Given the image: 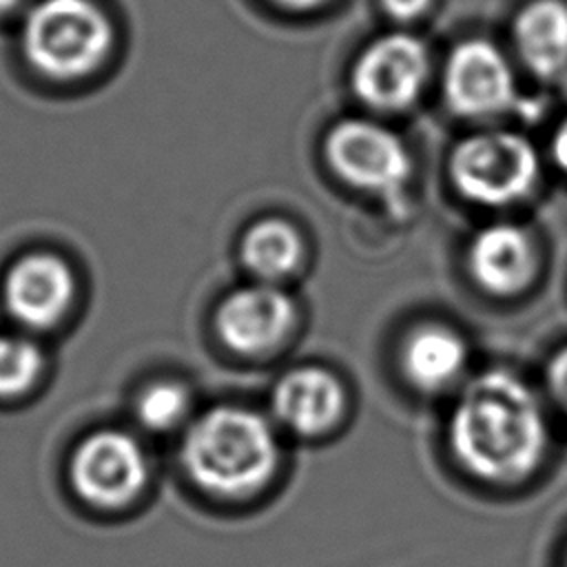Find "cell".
<instances>
[{"instance_id":"5b68a950","label":"cell","mask_w":567,"mask_h":567,"mask_svg":"<svg viewBox=\"0 0 567 567\" xmlns=\"http://www.w3.org/2000/svg\"><path fill=\"white\" fill-rule=\"evenodd\" d=\"M148 474V456L140 439L120 427L86 434L69 458L73 494L97 509H120L137 501Z\"/></svg>"},{"instance_id":"9c48e42d","label":"cell","mask_w":567,"mask_h":567,"mask_svg":"<svg viewBox=\"0 0 567 567\" xmlns=\"http://www.w3.org/2000/svg\"><path fill=\"white\" fill-rule=\"evenodd\" d=\"M295 301L272 284H250L228 292L215 310L219 341L239 357H257L279 346L295 323Z\"/></svg>"},{"instance_id":"7c38bea8","label":"cell","mask_w":567,"mask_h":567,"mask_svg":"<svg viewBox=\"0 0 567 567\" xmlns=\"http://www.w3.org/2000/svg\"><path fill=\"white\" fill-rule=\"evenodd\" d=\"M275 419L295 434L317 436L337 425L346 408L341 381L319 365H301L281 374L272 388Z\"/></svg>"},{"instance_id":"ffe728a7","label":"cell","mask_w":567,"mask_h":567,"mask_svg":"<svg viewBox=\"0 0 567 567\" xmlns=\"http://www.w3.org/2000/svg\"><path fill=\"white\" fill-rule=\"evenodd\" d=\"M551 157L556 164L567 171V117L558 124L554 137H551Z\"/></svg>"},{"instance_id":"8fae6325","label":"cell","mask_w":567,"mask_h":567,"mask_svg":"<svg viewBox=\"0 0 567 567\" xmlns=\"http://www.w3.org/2000/svg\"><path fill=\"white\" fill-rule=\"evenodd\" d=\"M465 261L472 279L483 290L516 295L536 275V246L525 228L496 221L470 239Z\"/></svg>"},{"instance_id":"d6986e66","label":"cell","mask_w":567,"mask_h":567,"mask_svg":"<svg viewBox=\"0 0 567 567\" xmlns=\"http://www.w3.org/2000/svg\"><path fill=\"white\" fill-rule=\"evenodd\" d=\"M432 0H381L383 9L396 20H412L421 16Z\"/></svg>"},{"instance_id":"4fadbf2b","label":"cell","mask_w":567,"mask_h":567,"mask_svg":"<svg viewBox=\"0 0 567 567\" xmlns=\"http://www.w3.org/2000/svg\"><path fill=\"white\" fill-rule=\"evenodd\" d=\"M399 357L401 370L414 388L439 392L454 383L463 372L467 346L450 326L421 323L405 334Z\"/></svg>"},{"instance_id":"30bf717a","label":"cell","mask_w":567,"mask_h":567,"mask_svg":"<svg viewBox=\"0 0 567 567\" xmlns=\"http://www.w3.org/2000/svg\"><path fill=\"white\" fill-rule=\"evenodd\" d=\"M447 106L461 117H487L512 106L516 82L505 55L487 40L456 44L443 73Z\"/></svg>"},{"instance_id":"3957f363","label":"cell","mask_w":567,"mask_h":567,"mask_svg":"<svg viewBox=\"0 0 567 567\" xmlns=\"http://www.w3.org/2000/svg\"><path fill=\"white\" fill-rule=\"evenodd\" d=\"M111 42V22L91 0H40L22 24L29 64L53 80L89 75L104 62Z\"/></svg>"},{"instance_id":"9a60e30c","label":"cell","mask_w":567,"mask_h":567,"mask_svg":"<svg viewBox=\"0 0 567 567\" xmlns=\"http://www.w3.org/2000/svg\"><path fill=\"white\" fill-rule=\"evenodd\" d=\"M239 259L264 284L292 275L303 259L299 230L281 217H264L246 228L239 241Z\"/></svg>"},{"instance_id":"8992f818","label":"cell","mask_w":567,"mask_h":567,"mask_svg":"<svg viewBox=\"0 0 567 567\" xmlns=\"http://www.w3.org/2000/svg\"><path fill=\"white\" fill-rule=\"evenodd\" d=\"M323 155L339 179L370 193H394L412 173V157L403 140L363 117L337 122L326 133Z\"/></svg>"},{"instance_id":"ac0fdd59","label":"cell","mask_w":567,"mask_h":567,"mask_svg":"<svg viewBox=\"0 0 567 567\" xmlns=\"http://www.w3.org/2000/svg\"><path fill=\"white\" fill-rule=\"evenodd\" d=\"M547 385L554 401L567 414V346H563L547 365Z\"/></svg>"},{"instance_id":"7402d4cb","label":"cell","mask_w":567,"mask_h":567,"mask_svg":"<svg viewBox=\"0 0 567 567\" xmlns=\"http://www.w3.org/2000/svg\"><path fill=\"white\" fill-rule=\"evenodd\" d=\"M20 0H0V13H4V11H11L16 4H18Z\"/></svg>"},{"instance_id":"ba28073f","label":"cell","mask_w":567,"mask_h":567,"mask_svg":"<svg viewBox=\"0 0 567 567\" xmlns=\"http://www.w3.org/2000/svg\"><path fill=\"white\" fill-rule=\"evenodd\" d=\"M78 295L71 264L51 250H31L18 257L2 279V303L7 315L24 332L58 328Z\"/></svg>"},{"instance_id":"6da1fadb","label":"cell","mask_w":567,"mask_h":567,"mask_svg":"<svg viewBox=\"0 0 567 567\" xmlns=\"http://www.w3.org/2000/svg\"><path fill=\"white\" fill-rule=\"evenodd\" d=\"M447 441L472 476L514 483L538 467L547 447V421L520 377L487 370L458 394L447 421Z\"/></svg>"},{"instance_id":"e0dca14e","label":"cell","mask_w":567,"mask_h":567,"mask_svg":"<svg viewBox=\"0 0 567 567\" xmlns=\"http://www.w3.org/2000/svg\"><path fill=\"white\" fill-rule=\"evenodd\" d=\"M44 370V352L31 332L0 334V399L11 401L31 392Z\"/></svg>"},{"instance_id":"603a6c76","label":"cell","mask_w":567,"mask_h":567,"mask_svg":"<svg viewBox=\"0 0 567 567\" xmlns=\"http://www.w3.org/2000/svg\"><path fill=\"white\" fill-rule=\"evenodd\" d=\"M565 567H567V554H565Z\"/></svg>"},{"instance_id":"52a82bcc","label":"cell","mask_w":567,"mask_h":567,"mask_svg":"<svg viewBox=\"0 0 567 567\" xmlns=\"http://www.w3.org/2000/svg\"><path fill=\"white\" fill-rule=\"evenodd\" d=\"M430 78V53L412 33H385L357 58L350 84L354 95L377 111L412 106Z\"/></svg>"},{"instance_id":"44dd1931","label":"cell","mask_w":567,"mask_h":567,"mask_svg":"<svg viewBox=\"0 0 567 567\" xmlns=\"http://www.w3.org/2000/svg\"><path fill=\"white\" fill-rule=\"evenodd\" d=\"M284 9H295V11H303V9H315V7H321L323 2L328 0H270Z\"/></svg>"},{"instance_id":"7a4b0ae2","label":"cell","mask_w":567,"mask_h":567,"mask_svg":"<svg viewBox=\"0 0 567 567\" xmlns=\"http://www.w3.org/2000/svg\"><path fill=\"white\" fill-rule=\"evenodd\" d=\"M186 476L206 494L241 498L275 474L279 445L266 416L241 405H217L193 419L179 450Z\"/></svg>"},{"instance_id":"277c9868","label":"cell","mask_w":567,"mask_h":567,"mask_svg":"<svg viewBox=\"0 0 567 567\" xmlns=\"http://www.w3.org/2000/svg\"><path fill=\"white\" fill-rule=\"evenodd\" d=\"M538 153L512 131H483L463 137L450 153L454 188L478 206H507L523 199L538 179Z\"/></svg>"},{"instance_id":"5bb4252c","label":"cell","mask_w":567,"mask_h":567,"mask_svg":"<svg viewBox=\"0 0 567 567\" xmlns=\"http://www.w3.org/2000/svg\"><path fill=\"white\" fill-rule=\"evenodd\" d=\"M514 42L525 66L554 78L567 66V4L563 0H532L514 20Z\"/></svg>"},{"instance_id":"2e32d148","label":"cell","mask_w":567,"mask_h":567,"mask_svg":"<svg viewBox=\"0 0 567 567\" xmlns=\"http://www.w3.org/2000/svg\"><path fill=\"white\" fill-rule=\"evenodd\" d=\"M190 390L177 379H153L133 399V416L142 430L166 434L188 421Z\"/></svg>"}]
</instances>
